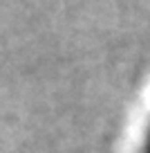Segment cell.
I'll return each instance as SVG.
<instances>
[{"instance_id":"6da1fadb","label":"cell","mask_w":150,"mask_h":153,"mask_svg":"<svg viewBox=\"0 0 150 153\" xmlns=\"http://www.w3.org/2000/svg\"><path fill=\"white\" fill-rule=\"evenodd\" d=\"M139 153H150V131H148V135H146V142H143V146H141Z\"/></svg>"}]
</instances>
